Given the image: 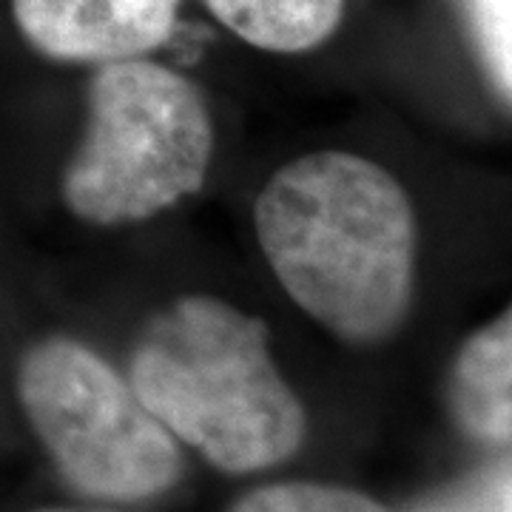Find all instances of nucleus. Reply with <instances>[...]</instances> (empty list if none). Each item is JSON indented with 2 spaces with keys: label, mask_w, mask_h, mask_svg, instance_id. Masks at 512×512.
Wrapping results in <instances>:
<instances>
[{
  "label": "nucleus",
  "mask_w": 512,
  "mask_h": 512,
  "mask_svg": "<svg viewBox=\"0 0 512 512\" xmlns=\"http://www.w3.org/2000/svg\"><path fill=\"white\" fill-rule=\"evenodd\" d=\"M259 248L279 285L350 345L402 328L416 291L419 225L402 183L348 151L279 168L256 197Z\"/></svg>",
  "instance_id": "nucleus-1"
},
{
  "label": "nucleus",
  "mask_w": 512,
  "mask_h": 512,
  "mask_svg": "<svg viewBox=\"0 0 512 512\" xmlns=\"http://www.w3.org/2000/svg\"><path fill=\"white\" fill-rule=\"evenodd\" d=\"M128 384L222 473L276 467L308 433L305 407L271 359L268 325L217 296H180L154 313L131 348Z\"/></svg>",
  "instance_id": "nucleus-2"
},
{
  "label": "nucleus",
  "mask_w": 512,
  "mask_h": 512,
  "mask_svg": "<svg viewBox=\"0 0 512 512\" xmlns=\"http://www.w3.org/2000/svg\"><path fill=\"white\" fill-rule=\"evenodd\" d=\"M214 123L194 80L148 57L109 60L89 80V123L60 197L89 225H128L197 194Z\"/></svg>",
  "instance_id": "nucleus-3"
},
{
  "label": "nucleus",
  "mask_w": 512,
  "mask_h": 512,
  "mask_svg": "<svg viewBox=\"0 0 512 512\" xmlns=\"http://www.w3.org/2000/svg\"><path fill=\"white\" fill-rule=\"evenodd\" d=\"M18 399L57 473L80 495L146 501L183 478L177 439L89 345L43 336L18 362Z\"/></svg>",
  "instance_id": "nucleus-4"
},
{
  "label": "nucleus",
  "mask_w": 512,
  "mask_h": 512,
  "mask_svg": "<svg viewBox=\"0 0 512 512\" xmlns=\"http://www.w3.org/2000/svg\"><path fill=\"white\" fill-rule=\"evenodd\" d=\"M183 0H9L18 35L57 63H109L165 46Z\"/></svg>",
  "instance_id": "nucleus-5"
},
{
  "label": "nucleus",
  "mask_w": 512,
  "mask_h": 512,
  "mask_svg": "<svg viewBox=\"0 0 512 512\" xmlns=\"http://www.w3.org/2000/svg\"><path fill=\"white\" fill-rule=\"evenodd\" d=\"M447 407L464 436L512 444V305L458 348L447 376Z\"/></svg>",
  "instance_id": "nucleus-6"
},
{
  "label": "nucleus",
  "mask_w": 512,
  "mask_h": 512,
  "mask_svg": "<svg viewBox=\"0 0 512 512\" xmlns=\"http://www.w3.org/2000/svg\"><path fill=\"white\" fill-rule=\"evenodd\" d=\"M242 43L274 52L302 55L325 46L345 23L348 0H200Z\"/></svg>",
  "instance_id": "nucleus-7"
},
{
  "label": "nucleus",
  "mask_w": 512,
  "mask_h": 512,
  "mask_svg": "<svg viewBox=\"0 0 512 512\" xmlns=\"http://www.w3.org/2000/svg\"><path fill=\"white\" fill-rule=\"evenodd\" d=\"M231 512H390L379 501L330 484L288 481L242 495Z\"/></svg>",
  "instance_id": "nucleus-8"
},
{
  "label": "nucleus",
  "mask_w": 512,
  "mask_h": 512,
  "mask_svg": "<svg viewBox=\"0 0 512 512\" xmlns=\"http://www.w3.org/2000/svg\"><path fill=\"white\" fill-rule=\"evenodd\" d=\"M464 12L487 77L512 106V0H464Z\"/></svg>",
  "instance_id": "nucleus-9"
},
{
  "label": "nucleus",
  "mask_w": 512,
  "mask_h": 512,
  "mask_svg": "<svg viewBox=\"0 0 512 512\" xmlns=\"http://www.w3.org/2000/svg\"><path fill=\"white\" fill-rule=\"evenodd\" d=\"M35 512H111V510H63V507H55V510H35Z\"/></svg>",
  "instance_id": "nucleus-10"
},
{
  "label": "nucleus",
  "mask_w": 512,
  "mask_h": 512,
  "mask_svg": "<svg viewBox=\"0 0 512 512\" xmlns=\"http://www.w3.org/2000/svg\"><path fill=\"white\" fill-rule=\"evenodd\" d=\"M507 512H512V495H510V504H507Z\"/></svg>",
  "instance_id": "nucleus-11"
}]
</instances>
